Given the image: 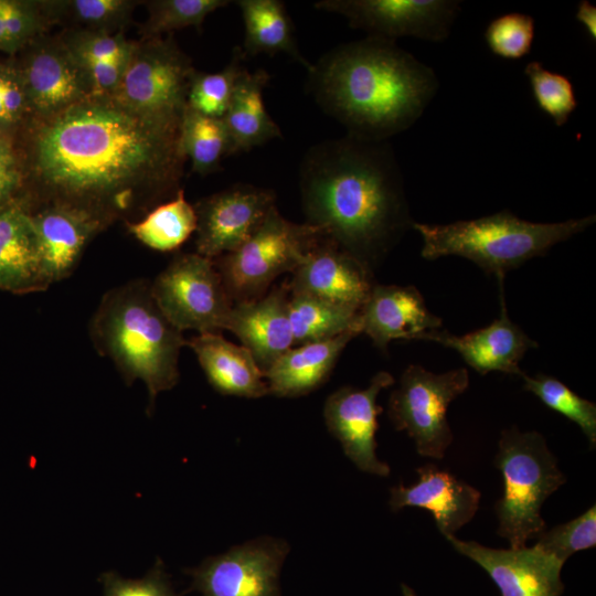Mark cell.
<instances>
[{
    "instance_id": "60d3db41",
    "label": "cell",
    "mask_w": 596,
    "mask_h": 596,
    "mask_svg": "<svg viewBox=\"0 0 596 596\" xmlns=\"http://www.w3.org/2000/svg\"><path fill=\"white\" fill-rule=\"evenodd\" d=\"M100 581L104 596H177L160 562L140 579H125L108 572Z\"/></svg>"
},
{
    "instance_id": "ac0fdd59",
    "label": "cell",
    "mask_w": 596,
    "mask_h": 596,
    "mask_svg": "<svg viewBox=\"0 0 596 596\" xmlns=\"http://www.w3.org/2000/svg\"><path fill=\"white\" fill-rule=\"evenodd\" d=\"M29 213L50 286L73 274L87 244L107 226L93 214L67 204H39Z\"/></svg>"
},
{
    "instance_id": "9a60e30c",
    "label": "cell",
    "mask_w": 596,
    "mask_h": 596,
    "mask_svg": "<svg viewBox=\"0 0 596 596\" xmlns=\"http://www.w3.org/2000/svg\"><path fill=\"white\" fill-rule=\"evenodd\" d=\"M394 384L391 373H376L368 387L343 386L328 396L323 417L328 430L340 441L345 456L362 471L387 477L390 466L376 457L375 433L383 408L380 392Z\"/></svg>"
},
{
    "instance_id": "7a4b0ae2",
    "label": "cell",
    "mask_w": 596,
    "mask_h": 596,
    "mask_svg": "<svg viewBox=\"0 0 596 596\" xmlns=\"http://www.w3.org/2000/svg\"><path fill=\"white\" fill-rule=\"evenodd\" d=\"M299 190L305 223L372 273L414 222L387 141L347 134L312 146L299 168Z\"/></svg>"
},
{
    "instance_id": "30bf717a",
    "label": "cell",
    "mask_w": 596,
    "mask_h": 596,
    "mask_svg": "<svg viewBox=\"0 0 596 596\" xmlns=\"http://www.w3.org/2000/svg\"><path fill=\"white\" fill-rule=\"evenodd\" d=\"M161 311L180 331L221 332L233 307L214 260L178 254L151 283Z\"/></svg>"
},
{
    "instance_id": "603a6c76",
    "label": "cell",
    "mask_w": 596,
    "mask_h": 596,
    "mask_svg": "<svg viewBox=\"0 0 596 596\" xmlns=\"http://www.w3.org/2000/svg\"><path fill=\"white\" fill-rule=\"evenodd\" d=\"M49 287L26 205L0 206V289L29 294Z\"/></svg>"
},
{
    "instance_id": "b9f144b4",
    "label": "cell",
    "mask_w": 596,
    "mask_h": 596,
    "mask_svg": "<svg viewBox=\"0 0 596 596\" xmlns=\"http://www.w3.org/2000/svg\"><path fill=\"white\" fill-rule=\"evenodd\" d=\"M22 184V170L12 134L0 130V206L15 202Z\"/></svg>"
},
{
    "instance_id": "83f0119b",
    "label": "cell",
    "mask_w": 596,
    "mask_h": 596,
    "mask_svg": "<svg viewBox=\"0 0 596 596\" xmlns=\"http://www.w3.org/2000/svg\"><path fill=\"white\" fill-rule=\"evenodd\" d=\"M289 319L297 345L327 340L352 329L362 333L359 310L309 295L290 294Z\"/></svg>"
},
{
    "instance_id": "f35d334b",
    "label": "cell",
    "mask_w": 596,
    "mask_h": 596,
    "mask_svg": "<svg viewBox=\"0 0 596 596\" xmlns=\"http://www.w3.org/2000/svg\"><path fill=\"white\" fill-rule=\"evenodd\" d=\"M61 38L78 61H128L135 45L124 32L66 31Z\"/></svg>"
},
{
    "instance_id": "8fae6325",
    "label": "cell",
    "mask_w": 596,
    "mask_h": 596,
    "mask_svg": "<svg viewBox=\"0 0 596 596\" xmlns=\"http://www.w3.org/2000/svg\"><path fill=\"white\" fill-rule=\"evenodd\" d=\"M313 6L342 15L366 36L394 42L403 36L443 42L460 11L457 0H321Z\"/></svg>"
},
{
    "instance_id": "8992f818",
    "label": "cell",
    "mask_w": 596,
    "mask_h": 596,
    "mask_svg": "<svg viewBox=\"0 0 596 596\" xmlns=\"http://www.w3.org/2000/svg\"><path fill=\"white\" fill-rule=\"evenodd\" d=\"M494 465L503 478V494L494 504L497 533L511 549L524 547L528 540L546 530L542 505L566 478L544 437L515 426L501 432Z\"/></svg>"
},
{
    "instance_id": "e0dca14e",
    "label": "cell",
    "mask_w": 596,
    "mask_h": 596,
    "mask_svg": "<svg viewBox=\"0 0 596 596\" xmlns=\"http://www.w3.org/2000/svg\"><path fill=\"white\" fill-rule=\"evenodd\" d=\"M291 274L286 283L290 294L313 296L359 311L375 285L372 272L323 236Z\"/></svg>"
},
{
    "instance_id": "836d02e7",
    "label": "cell",
    "mask_w": 596,
    "mask_h": 596,
    "mask_svg": "<svg viewBox=\"0 0 596 596\" xmlns=\"http://www.w3.org/2000/svg\"><path fill=\"white\" fill-rule=\"evenodd\" d=\"M226 0H151L147 1L148 18L141 25L142 39L161 36L163 33L194 26L201 30L204 19Z\"/></svg>"
},
{
    "instance_id": "6da1fadb",
    "label": "cell",
    "mask_w": 596,
    "mask_h": 596,
    "mask_svg": "<svg viewBox=\"0 0 596 596\" xmlns=\"http://www.w3.org/2000/svg\"><path fill=\"white\" fill-rule=\"evenodd\" d=\"M180 127L111 97H91L34 119L29 147L39 204L75 206L108 226L172 199L187 159Z\"/></svg>"
},
{
    "instance_id": "9c48e42d",
    "label": "cell",
    "mask_w": 596,
    "mask_h": 596,
    "mask_svg": "<svg viewBox=\"0 0 596 596\" xmlns=\"http://www.w3.org/2000/svg\"><path fill=\"white\" fill-rule=\"evenodd\" d=\"M469 386L465 368L436 374L408 365L389 400V417L396 430L414 440L417 453L441 459L453 441L446 414L450 403Z\"/></svg>"
},
{
    "instance_id": "7bdbcfd3",
    "label": "cell",
    "mask_w": 596,
    "mask_h": 596,
    "mask_svg": "<svg viewBox=\"0 0 596 596\" xmlns=\"http://www.w3.org/2000/svg\"><path fill=\"white\" fill-rule=\"evenodd\" d=\"M575 19L585 28L589 38L596 41V7L587 0L577 4Z\"/></svg>"
},
{
    "instance_id": "277c9868",
    "label": "cell",
    "mask_w": 596,
    "mask_h": 596,
    "mask_svg": "<svg viewBox=\"0 0 596 596\" xmlns=\"http://www.w3.org/2000/svg\"><path fill=\"white\" fill-rule=\"evenodd\" d=\"M96 351L109 358L126 384L141 380L149 407L179 381V356L187 340L159 308L151 281L132 279L107 290L89 321Z\"/></svg>"
},
{
    "instance_id": "44dd1931",
    "label": "cell",
    "mask_w": 596,
    "mask_h": 596,
    "mask_svg": "<svg viewBox=\"0 0 596 596\" xmlns=\"http://www.w3.org/2000/svg\"><path fill=\"white\" fill-rule=\"evenodd\" d=\"M289 297L285 283L257 299L233 304L226 319L224 329L240 339L263 371L294 345Z\"/></svg>"
},
{
    "instance_id": "1f68e13d",
    "label": "cell",
    "mask_w": 596,
    "mask_h": 596,
    "mask_svg": "<svg viewBox=\"0 0 596 596\" xmlns=\"http://www.w3.org/2000/svg\"><path fill=\"white\" fill-rule=\"evenodd\" d=\"M240 46L234 47L232 58L220 72L193 74L187 97V107L207 117L223 118L230 106L236 82L245 70Z\"/></svg>"
},
{
    "instance_id": "4fadbf2b",
    "label": "cell",
    "mask_w": 596,
    "mask_h": 596,
    "mask_svg": "<svg viewBox=\"0 0 596 596\" xmlns=\"http://www.w3.org/2000/svg\"><path fill=\"white\" fill-rule=\"evenodd\" d=\"M19 67L32 119H44L93 97L89 78L61 36L40 35Z\"/></svg>"
},
{
    "instance_id": "d4e9b609",
    "label": "cell",
    "mask_w": 596,
    "mask_h": 596,
    "mask_svg": "<svg viewBox=\"0 0 596 596\" xmlns=\"http://www.w3.org/2000/svg\"><path fill=\"white\" fill-rule=\"evenodd\" d=\"M361 332L348 330L333 338L290 348L264 371L269 393L297 397L318 389L329 377L347 344Z\"/></svg>"
},
{
    "instance_id": "ee69618b",
    "label": "cell",
    "mask_w": 596,
    "mask_h": 596,
    "mask_svg": "<svg viewBox=\"0 0 596 596\" xmlns=\"http://www.w3.org/2000/svg\"><path fill=\"white\" fill-rule=\"evenodd\" d=\"M402 593L404 596H417L413 589H411L408 586L402 584Z\"/></svg>"
},
{
    "instance_id": "ffe728a7",
    "label": "cell",
    "mask_w": 596,
    "mask_h": 596,
    "mask_svg": "<svg viewBox=\"0 0 596 596\" xmlns=\"http://www.w3.org/2000/svg\"><path fill=\"white\" fill-rule=\"evenodd\" d=\"M498 281L500 313L489 326L464 336H455L439 329L430 332L425 341L454 349L481 375L499 371L521 376L523 372L519 366L520 361L529 350L536 349L539 344L509 318L503 279Z\"/></svg>"
},
{
    "instance_id": "8d00e7d4",
    "label": "cell",
    "mask_w": 596,
    "mask_h": 596,
    "mask_svg": "<svg viewBox=\"0 0 596 596\" xmlns=\"http://www.w3.org/2000/svg\"><path fill=\"white\" fill-rule=\"evenodd\" d=\"M534 35L535 20L532 15L509 12L490 21L485 31V41L494 55L519 60L531 52Z\"/></svg>"
},
{
    "instance_id": "d590c367",
    "label": "cell",
    "mask_w": 596,
    "mask_h": 596,
    "mask_svg": "<svg viewBox=\"0 0 596 596\" xmlns=\"http://www.w3.org/2000/svg\"><path fill=\"white\" fill-rule=\"evenodd\" d=\"M49 24L41 1L0 0V51L26 47Z\"/></svg>"
},
{
    "instance_id": "e575fe53",
    "label": "cell",
    "mask_w": 596,
    "mask_h": 596,
    "mask_svg": "<svg viewBox=\"0 0 596 596\" xmlns=\"http://www.w3.org/2000/svg\"><path fill=\"white\" fill-rule=\"evenodd\" d=\"M524 74L529 79L538 107L547 115L555 126H564L577 108V99L571 79L544 67L541 62L532 61L525 65Z\"/></svg>"
},
{
    "instance_id": "5bb4252c",
    "label": "cell",
    "mask_w": 596,
    "mask_h": 596,
    "mask_svg": "<svg viewBox=\"0 0 596 596\" xmlns=\"http://www.w3.org/2000/svg\"><path fill=\"white\" fill-rule=\"evenodd\" d=\"M272 189L246 183L201 199L196 213L195 248L198 254L214 259L238 248L276 206Z\"/></svg>"
},
{
    "instance_id": "74e56055",
    "label": "cell",
    "mask_w": 596,
    "mask_h": 596,
    "mask_svg": "<svg viewBox=\"0 0 596 596\" xmlns=\"http://www.w3.org/2000/svg\"><path fill=\"white\" fill-rule=\"evenodd\" d=\"M541 550L562 563L575 552L596 545V507L592 505L577 518L544 530L535 543Z\"/></svg>"
},
{
    "instance_id": "4316f807",
    "label": "cell",
    "mask_w": 596,
    "mask_h": 596,
    "mask_svg": "<svg viewBox=\"0 0 596 596\" xmlns=\"http://www.w3.org/2000/svg\"><path fill=\"white\" fill-rule=\"evenodd\" d=\"M244 22V42L241 47L245 56L286 53L302 64L307 71L311 64L300 54L290 17L279 0H238Z\"/></svg>"
},
{
    "instance_id": "f1b7e54d",
    "label": "cell",
    "mask_w": 596,
    "mask_h": 596,
    "mask_svg": "<svg viewBox=\"0 0 596 596\" xmlns=\"http://www.w3.org/2000/svg\"><path fill=\"white\" fill-rule=\"evenodd\" d=\"M196 213L180 189L177 194L152 207L145 217L127 222V228L139 242L159 252L180 247L196 230Z\"/></svg>"
},
{
    "instance_id": "7c38bea8",
    "label": "cell",
    "mask_w": 596,
    "mask_h": 596,
    "mask_svg": "<svg viewBox=\"0 0 596 596\" xmlns=\"http://www.w3.org/2000/svg\"><path fill=\"white\" fill-rule=\"evenodd\" d=\"M287 543L259 538L206 558L191 571L192 589L202 596H280L279 573Z\"/></svg>"
},
{
    "instance_id": "ab89813d",
    "label": "cell",
    "mask_w": 596,
    "mask_h": 596,
    "mask_svg": "<svg viewBox=\"0 0 596 596\" xmlns=\"http://www.w3.org/2000/svg\"><path fill=\"white\" fill-rule=\"evenodd\" d=\"M30 116V103L19 67L0 62V130L12 134L13 128Z\"/></svg>"
},
{
    "instance_id": "7402d4cb",
    "label": "cell",
    "mask_w": 596,
    "mask_h": 596,
    "mask_svg": "<svg viewBox=\"0 0 596 596\" xmlns=\"http://www.w3.org/2000/svg\"><path fill=\"white\" fill-rule=\"evenodd\" d=\"M418 481L391 489L390 508L397 512L405 507H418L429 511L439 532L446 538L467 524L479 508L480 492L436 465L419 467Z\"/></svg>"
},
{
    "instance_id": "d6a6232c",
    "label": "cell",
    "mask_w": 596,
    "mask_h": 596,
    "mask_svg": "<svg viewBox=\"0 0 596 596\" xmlns=\"http://www.w3.org/2000/svg\"><path fill=\"white\" fill-rule=\"evenodd\" d=\"M521 377L524 381L523 389L525 391L533 393L544 405L577 424L587 437L590 447L595 448V403L581 397L553 376L545 374L529 376L523 373Z\"/></svg>"
},
{
    "instance_id": "2e32d148",
    "label": "cell",
    "mask_w": 596,
    "mask_h": 596,
    "mask_svg": "<svg viewBox=\"0 0 596 596\" xmlns=\"http://www.w3.org/2000/svg\"><path fill=\"white\" fill-rule=\"evenodd\" d=\"M460 554L476 562L497 585L501 596H560L564 563L539 546L499 550L475 541L447 539Z\"/></svg>"
},
{
    "instance_id": "484cf974",
    "label": "cell",
    "mask_w": 596,
    "mask_h": 596,
    "mask_svg": "<svg viewBox=\"0 0 596 596\" xmlns=\"http://www.w3.org/2000/svg\"><path fill=\"white\" fill-rule=\"evenodd\" d=\"M270 75L263 68L240 75L222 120L228 131L233 155L249 151L275 138H281L278 125L268 115L263 91Z\"/></svg>"
},
{
    "instance_id": "52a82bcc",
    "label": "cell",
    "mask_w": 596,
    "mask_h": 596,
    "mask_svg": "<svg viewBox=\"0 0 596 596\" xmlns=\"http://www.w3.org/2000/svg\"><path fill=\"white\" fill-rule=\"evenodd\" d=\"M321 237L317 227L290 222L275 206L238 248L213 260L233 304L254 300L292 273Z\"/></svg>"
},
{
    "instance_id": "d6986e66",
    "label": "cell",
    "mask_w": 596,
    "mask_h": 596,
    "mask_svg": "<svg viewBox=\"0 0 596 596\" xmlns=\"http://www.w3.org/2000/svg\"><path fill=\"white\" fill-rule=\"evenodd\" d=\"M359 317L362 333L383 352L393 340H425L443 326L415 286L375 284Z\"/></svg>"
},
{
    "instance_id": "3957f363",
    "label": "cell",
    "mask_w": 596,
    "mask_h": 596,
    "mask_svg": "<svg viewBox=\"0 0 596 596\" xmlns=\"http://www.w3.org/2000/svg\"><path fill=\"white\" fill-rule=\"evenodd\" d=\"M308 72L316 104L347 134L387 141L412 127L435 97V71L394 41L365 36L327 52Z\"/></svg>"
},
{
    "instance_id": "f546056e",
    "label": "cell",
    "mask_w": 596,
    "mask_h": 596,
    "mask_svg": "<svg viewBox=\"0 0 596 596\" xmlns=\"http://www.w3.org/2000/svg\"><path fill=\"white\" fill-rule=\"evenodd\" d=\"M140 1L52 0L41 1L49 23L64 24L67 31L123 32Z\"/></svg>"
},
{
    "instance_id": "4dcf8cb0",
    "label": "cell",
    "mask_w": 596,
    "mask_h": 596,
    "mask_svg": "<svg viewBox=\"0 0 596 596\" xmlns=\"http://www.w3.org/2000/svg\"><path fill=\"white\" fill-rule=\"evenodd\" d=\"M180 146L192 170L199 174L220 169L222 160L233 155L232 142L222 118H212L185 108L180 127Z\"/></svg>"
},
{
    "instance_id": "cb8c5ba5",
    "label": "cell",
    "mask_w": 596,
    "mask_h": 596,
    "mask_svg": "<svg viewBox=\"0 0 596 596\" xmlns=\"http://www.w3.org/2000/svg\"><path fill=\"white\" fill-rule=\"evenodd\" d=\"M209 383L221 394L248 398L269 394L264 371L252 353L234 344L221 332L199 333L187 340Z\"/></svg>"
},
{
    "instance_id": "ba28073f",
    "label": "cell",
    "mask_w": 596,
    "mask_h": 596,
    "mask_svg": "<svg viewBox=\"0 0 596 596\" xmlns=\"http://www.w3.org/2000/svg\"><path fill=\"white\" fill-rule=\"evenodd\" d=\"M194 73L172 36L141 39L135 42L111 98L143 117L181 125Z\"/></svg>"
},
{
    "instance_id": "5b68a950",
    "label": "cell",
    "mask_w": 596,
    "mask_h": 596,
    "mask_svg": "<svg viewBox=\"0 0 596 596\" xmlns=\"http://www.w3.org/2000/svg\"><path fill=\"white\" fill-rule=\"evenodd\" d=\"M596 221L587 215L557 223L522 220L509 210L449 224L413 222L422 237L421 255L428 260L444 256L464 257L497 279L525 262L544 256L556 244L585 231Z\"/></svg>"
}]
</instances>
